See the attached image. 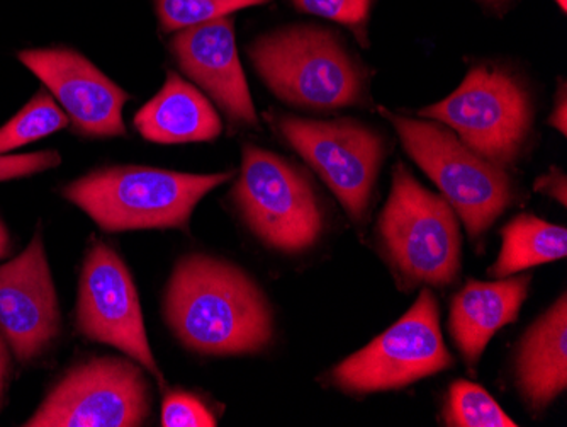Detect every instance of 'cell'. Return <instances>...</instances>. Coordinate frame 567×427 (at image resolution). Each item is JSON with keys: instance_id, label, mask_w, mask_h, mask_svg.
I'll list each match as a JSON object with an SVG mask.
<instances>
[{"instance_id": "cell-1", "label": "cell", "mask_w": 567, "mask_h": 427, "mask_svg": "<svg viewBox=\"0 0 567 427\" xmlns=\"http://www.w3.org/2000/svg\"><path fill=\"white\" fill-rule=\"evenodd\" d=\"M164 311L175 337L200 355H255L274 337L260 286L235 264L204 254L175 264Z\"/></svg>"}, {"instance_id": "cell-2", "label": "cell", "mask_w": 567, "mask_h": 427, "mask_svg": "<svg viewBox=\"0 0 567 427\" xmlns=\"http://www.w3.org/2000/svg\"><path fill=\"white\" fill-rule=\"evenodd\" d=\"M234 177L183 174L146 165H116L89 172L63 190V196L87 213L102 231L183 228L209 191Z\"/></svg>"}, {"instance_id": "cell-3", "label": "cell", "mask_w": 567, "mask_h": 427, "mask_svg": "<svg viewBox=\"0 0 567 427\" xmlns=\"http://www.w3.org/2000/svg\"><path fill=\"white\" fill-rule=\"evenodd\" d=\"M382 253L406 285L445 288L461 271L457 216L444 196L430 193L404 164L393 172L390 200L379 215Z\"/></svg>"}, {"instance_id": "cell-4", "label": "cell", "mask_w": 567, "mask_h": 427, "mask_svg": "<svg viewBox=\"0 0 567 427\" xmlns=\"http://www.w3.org/2000/svg\"><path fill=\"white\" fill-rule=\"evenodd\" d=\"M267 88L291 106L330 113L359 103L362 73L333 34L291 27L264 34L248 48Z\"/></svg>"}, {"instance_id": "cell-5", "label": "cell", "mask_w": 567, "mask_h": 427, "mask_svg": "<svg viewBox=\"0 0 567 427\" xmlns=\"http://www.w3.org/2000/svg\"><path fill=\"white\" fill-rule=\"evenodd\" d=\"M381 111L394 124L408 155L444 193L470 237H483L515 201L509 175L467 149L445 124Z\"/></svg>"}, {"instance_id": "cell-6", "label": "cell", "mask_w": 567, "mask_h": 427, "mask_svg": "<svg viewBox=\"0 0 567 427\" xmlns=\"http://www.w3.org/2000/svg\"><path fill=\"white\" fill-rule=\"evenodd\" d=\"M231 196L247 227L274 251L305 253L323 235V209L308 175L269 150L244 146Z\"/></svg>"}, {"instance_id": "cell-7", "label": "cell", "mask_w": 567, "mask_h": 427, "mask_svg": "<svg viewBox=\"0 0 567 427\" xmlns=\"http://www.w3.org/2000/svg\"><path fill=\"white\" fill-rule=\"evenodd\" d=\"M420 116L445 124L467 149L499 167L517 162L534 123L524 85L489 67H474L457 91Z\"/></svg>"}, {"instance_id": "cell-8", "label": "cell", "mask_w": 567, "mask_h": 427, "mask_svg": "<svg viewBox=\"0 0 567 427\" xmlns=\"http://www.w3.org/2000/svg\"><path fill=\"white\" fill-rule=\"evenodd\" d=\"M454 365L441 333V311L432 289L369 346L334 366L331 382L349 395L398 390Z\"/></svg>"}, {"instance_id": "cell-9", "label": "cell", "mask_w": 567, "mask_h": 427, "mask_svg": "<svg viewBox=\"0 0 567 427\" xmlns=\"http://www.w3.org/2000/svg\"><path fill=\"white\" fill-rule=\"evenodd\" d=\"M284 140L318 172L350 218L364 222L372 190L384 161V140L359 121L279 116Z\"/></svg>"}, {"instance_id": "cell-10", "label": "cell", "mask_w": 567, "mask_h": 427, "mask_svg": "<svg viewBox=\"0 0 567 427\" xmlns=\"http://www.w3.org/2000/svg\"><path fill=\"white\" fill-rule=\"evenodd\" d=\"M150 409L148 384L138 366L94 358L70 369L24 426L136 427Z\"/></svg>"}, {"instance_id": "cell-11", "label": "cell", "mask_w": 567, "mask_h": 427, "mask_svg": "<svg viewBox=\"0 0 567 427\" xmlns=\"http://www.w3.org/2000/svg\"><path fill=\"white\" fill-rule=\"evenodd\" d=\"M76 327L87 339L116 347L158 382H164L150 349L132 274L116 251L104 242H95L85 256L79 283Z\"/></svg>"}, {"instance_id": "cell-12", "label": "cell", "mask_w": 567, "mask_h": 427, "mask_svg": "<svg viewBox=\"0 0 567 427\" xmlns=\"http://www.w3.org/2000/svg\"><path fill=\"white\" fill-rule=\"evenodd\" d=\"M18 59L50 89L81 135H126L123 108L130 95L84 55L69 48H44L24 50Z\"/></svg>"}, {"instance_id": "cell-13", "label": "cell", "mask_w": 567, "mask_h": 427, "mask_svg": "<svg viewBox=\"0 0 567 427\" xmlns=\"http://www.w3.org/2000/svg\"><path fill=\"white\" fill-rule=\"evenodd\" d=\"M0 333L21 363L40 358L59 337V298L40 232L0 266Z\"/></svg>"}, {"instance_id": "cell-14", "label": "cell", "mask_w": 567, "mask_h": 427, "mask_svg": "<svg viewBox=\"0 0 567 427\" xmlns=\"http://www.w3.org/2000/svg\"><path fill=\"white\" fill-rule=\"evenodd\" d=\"M171 47L178 67L218 104L229 123L245 129L259 126L238 59L234 19L228 16L177 31Z\"/></svg>"}, {"instance_id": "cell-15", "label": "cell", "mask_w": 567, "mask_h": 427, "mask_svg": "<svg viewBox=\"0 0 567 427\" xmlns=\"http://www.w3.org/2000/svg\"><path fill=\"white\" fill-rule=\"evenodd\" d=\"M532 276L503 278L496 283L467 282L451 304L449 329L464 362L474 368L487 343L505 325L517 321L528 295Z\"/></svg>"}, {"instance_id": "cell-16", "label": "cell", "mask_w": 567, "mask_h": 427, "mask_svg": "<svg viewBox=\"0 0 567 427\" xmlns=\"http://www.w3.org/2000/svg\"><path fill=\"white\" fill-rule=\"evenodd\" d=\"M517 384L532 410H544L567 387L566 293L522 339Z\"/></svg>"}, {"instance_id": "cell-17", "label": "cell", "mask_w": 567, "mask_h": 427, "mask_svg": "<svg viewBox=\"0 0 567 427\" xmlns=\"http://www.w3.org/2000/svg\"><path fill=\"white\" fill-rule=\"evenodd\" d=\"M135 129L153 143L213 142L223 132V123L206 95L175 72L152 101L136 113Z\"/></svg>"}, {"instance_id": "cell-18", "label": "cell", "mask_w": 567, "mask_h": 427, "mask_svg": "<svg viewBox=\"0 0 567 427\" xmlns=\"http://www.w3.org/2000/svg\"><path fill=\"white\" fill-rule=\"evenodd\" d=\"M503 244L489 274L508 278L538 264L554 263L567 256L566 227L553 225L534 215H518L503 228Z\"/></svg>"}, {"instance_id": "cell-19", "label": "cell", "mask_w": 567, "mask_h": 427, "mask_svg": "<svg viewBox=\"0 0 567 427\" xmlns=\"http://www.w3.org/2000/svg\"><path fill=\"white\" fill-rule=\"evenodd\" d=\"M69 116L50 92H38L11 121L0 129V155L21 149L65 129Z\"/></svg>"}, {"instance_id": "cell-20", "label": "cell", "mask_w": 567, "mask_h": 427, "mask_svg": "<svg viewBox=\"0 0 567 427\" xmlns=\"http://www.w3.org/2000/svg\"><path fill=\"white\" fill-rule=\"evenodd\" d=\"M445 424L451 427H515L498 401L480 385L457 380L449 390Z\"/></svg>"}, {"instance_id": "cell-21", "label": "cell", "mask_w": 567, "mask_h": 427, "mask_svg": "<svg viewBox=\"0 0 567 427\" xmlns=\"http://www.w3.org/2000/svg\"><path fill=\"white\" fill-rule=\"evenodd\" d=\"M269 2L272 0H155V9L162 30L177 33Z\"/></svg>"}, {"instance_id": "cell-22", "label": "cell", "mask_w": 567, "mask_h": 427, "mask_svg": "<svg viewBox=\"0 0 567 427\" xmlns=\"http://www.w3.org/2000/svg\"><path fill=\"white\" fill-rule=\"evenodd\" d=\"M296 9L320 16L349 28L360 43L368 44V22L372 0H292Z\"/></svg>"}, {"instance_id": "cell-23", "label": "cell", "mask_w": 567, "mask_h": 427, "mask_svg": "<svg viewBox=\"0 0 567 427\" xmlns=\"http://www.w3.org/2000/svg\"><path fill=\"white\" fill-rule=\"evenodd\" d=\"M164 427H213L215 416L209 413L199 398L189 394H172L165 398L162 407Z\"/></svg>"}, {"instance_id": "cell-24", "label": "cell", "mask_w": 567, "mask_h": 427, "mask_svg": "<svg viewBox=\"0 0 567 427\" xmlns=\"http://www.w3.org/2000/svg\"><path fill=\"white\" fill-rule=\"evenodd\" d=\"M60 162L62 157L56 150H44L34 154L0 155V183L59 167Z\"/></svg>"}, {"instance_id": "cell-25", "label": "cell", "mask_w": 567, "mask_h": 427, "mask_svg": "<svg viewBox=\"0 0 567 427\" xmlns=\"http://www.w3.org/2000/svg\"><path fill=\"white\" fill-rule=\"evenodd\" d=\"M538 191H543V193L550 194V196L559 200L563 205H566V177H564L563 172L557 171V169H553L549 175L546 177H540L537 181Z\"/></svg>"}, {"instance_id": "cell-26", "label": "cell", "mask_w": 567, "mask_h": 427, "mask_svg": "<svg viewBox=\"0 0 567 427\" xmlns=\"http://www.w3.org/2000/svg\"><path fill=\"white\" fill-rule=\"evenodd\" d=\"M9 350L6 337L0 336V409L4 406L6 387H8Z\"/></svg>"}, {"instance_id": "cell-27", "label": "cell", "mask_w": 567, "mask_h": 427, "mask_svg": "<svg viewBox=\"0 0 567 427\" xmlns=\"http://www.w3.org/2000/svg\"><path fill=\"white\" fill-rule=\"evenodd\" d=\"M557 103L559 106L554 108L553 116H550V124H553L554 129L559 130L563 135H566L567 132V99H566V88L563 85V91H560L559 98H557Z\"/></svg>"}, {"instance_id": "cell-28", "label": "cell", "mask_w": 567, "mask_h": 427, "mask_svg": "<svg viewBox=\"0 0 567 427\" xmlns=\"http://www.w3.org/2000/svg\"><path fill=\"white\" fill-rule=\"evenodd\" d=\"M9 253H11V237H9L4 223L0 220V260L8 257Z\"/></svg>"}, {"instance_id": "cell-29", "label": "cell", "mask_w": 567, "mask_h": 427, "mask_svg": "<svg viewBox=\"0 0 567 427\" xmlns=\"http://www.w3.org/2000/svg\"><path fill=\"white\" fill-rule=\"evenodd\" d=\"M557 4L560 6V9H563V12L567 11V0H556Z\"/></svg>"}, {"instance_id": "cell-30", "label": "cell", "mask_w": 567, "mask_h": 427, "mask_svg": "<svg viewBox=\"0 0 567 427\" xmlns=\"http://www.w3.org/2000/svg\"><path fill=\"white\" fill-rule=\"evenodd\" d=\"M489 2H506V0H489Z\"/></svg>"}]
</instances>
